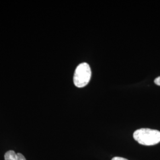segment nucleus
Here are the masks:
<instances>
[{"instance_id":"nucleus-1","label":"nucleus","mask_w":160,"mask_h":160,"mask_svg":"<svg viewBox=\"0 0 160 160\" xmlns=\"http://www.w3.org/2000/svg\"><path fill=\"white\" fill-rule=\"evenodd\" d=\"M133 138L141 145H154L160 142V132L148 128H142L133 133Z\"/></svg>"},{"instance_id":"nucleus-2","label":"nucleus","mask_w":160,"mask_h":160,"mask_svg":"<svg viewBox=\"0 0 160 160\" xmlns=\"http://www.w3.org/2000/svg\"><path fill=\"white\" fill-rule=\"evenodd\" d=\"M92 77V71L87 63H80L75 69L74 75V83L78 88H82L90 82Z\"/></svg>"},{"instance_id":"nucleus-3","label":"nucleus","mask_w":160,"mask_h":160,"mask_svg":"<svg viewBox=\"0 0 160 160\" xmlns=\"http://www.w3.org/2000/svg\"><path fill=\"white\" fill-rule=\"evenodd\" d=\"M5 160H26L23 155L16 154L14 151H8L4 155Z\"/></svg>"},{"instance_id":"nucleus-4","label":"nucleus","mask_w":160,"mask_h":160,"mask_svg":"<svg viewBox=\"0 0 160 160\" xmlns=\"http://www.w3.org/2000/svg\"><path fill=\"white\" fill-rule=\"evenodd\" d=\"M154 82L156 85L160 86V77H158L155 79Z\"/></svg>"},{"instance_id":"nucleus-5","label":"nucleus","mask_w":160,"mask_h":160,"mask_svg":"<svg viewBox=\"0 0 160 160\" xmlns=\"http://www.w3.org/2000/svg\"><path fill=\"white\" fill-rule=\"evenodd\" d=\"M112 160H128L127 159H125L124 158H122V157H116L112 158Z\"/></svg>"}]
</instances>
